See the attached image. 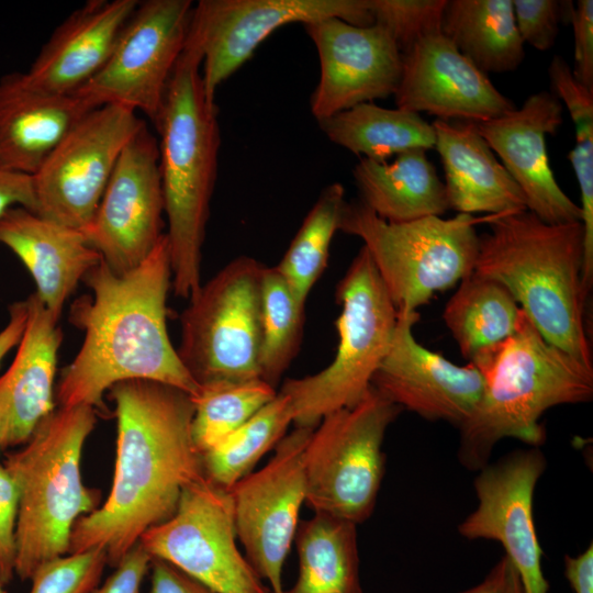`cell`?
<instances>
[{"mask_svg": "<svg viewBox=\"0 0 593 593\" xmlns=\"http://www.w3.org/2000/svg\"><path fill=\"white\" fill-rule=\"evenodd\" d=\"M109 391L116 415L113 483L103 504L75 523L68 553L103 548L115 568L147 529L175 514L182 489L204 474L191 435L190 394L148 380L122 381Z\"/></svg>", "mask_w": 593, "mask_h": 593, "instance_id": "6da1fadb", "label": "cell"}, {"mask_svg": "<svg viewBox=\"0 0 593 593\" xmlns=\"http://www.w3.org/2000/svg\"><path fill=\"white\" fill-rule=\"evenodd\" d=\"M82 281L92 294L70 307L69 321L83 332V342L61 372L56 391L59 407L104 410V393L128 380L165 383L194 398L200 385L180 360L167 329L171 264L166 233L134 269L116 273L101 259Z\"/></svg>", "mask_w": 593, "mask_h": 593, "instance_id": "7a4b0ae2", "label": "cell"}, {"mask_svg": "<svg viewBox=\"0 0 593 593\" xmlns=\"http://www.w3.org/2000/svg\"><path fill=\"white\" fill-rule=\"evenodd\" d=\"M488 223L473 272L502 283L546 342L592 366L582 222L550 224L523 210Z\"/></svg>", "mask_w": 593, "mask_h": 593, "instance_id": "3957f363", "label": "cell"}, {"mask_svg": "<svg viewBox=\"0 0 593 593\" xmlns=\"http://www.w3.org/2000/svg\"><path fill=\"white\" fill-rule=\"evenodd\" d=\"M202 54L188 35L155 125L159 133L166 233L175 295L190 299L201 287L202 246L217 175L219 109L204 92Z\"/></svg>", "mask_w": 593, "mask_h": 593, "instance_id": "277c9868", "label": "cell"}, {"mask_svg": "<svg viewBox=\"0 0 593 593\" xmlns=\"http://www.w3.org/2000/svg\"><path fill=\"white\" fill-rule=\"evenodd\" d=\"M470 362L485 382L480 402L459 427L458 458L471 470L485 467L503 438L539 447L546 439L539 419L547 410L593 398V366L546 342L522 309L515 333Z\"/></svg>", "mask_w": 593, "mask_h": 593, "instance_id": "5b68a950", "label": "cell"}, {"mask_svg": "<svg viewBox=\"0 0 593 593\" xmlns=\"http://www.w3.org/2000/svg\"><path fill=\"white\" fill-rule=\"evenodd\" d=\"M96 423L91 406L58 407L4 461L19 495L15 574L22 581L67 555L75 523L99 507L100 493L83 484L80 472Z\"/></svg>", "mask_w": 593, "mask_h": 593, "instance_id": "8992f818", "label": "cell"}, {"mask_svg": "<svg viewBox=\"0 0 593 593\" xmlns=\"http://www.w3.org/2000/svg\"><path fill=\"white\" fill-rule=\"evenodd\" d=\"M336 301L342 311L333 361L315 374L286 380L279 390L289 398L298 427H316L327 414L356 405L393 339L398 310L363 246L337 284Z\"/></svg>", "mask_w": 593, "mask_h": 593, "instance_id": "52a82bcc", "label": "cell"}, {"mask_svg": "<svg viewBox=\"0 0 593 593\" xmlns=\"http://www.w3.org/2000/svg\"><path fill=\"white\" fill-rule=\"evenodd\" d=\"M491 217L458 213L393 223L358 200L346 202L339 231L363 242L396 310L417 311L473 272L480 240L475 224Z\"/></svg>", "mask_w": 593, "mask_h": 593, "instance_id": "ba28073f", "label": "cell"}, {"mask_svg": "<svg viewBox=\"0 0 593 593\" xmlns=\"http://www.w3.org/2000/svg\"><path fill=\"white\" fill-rule=\"evenodd\" d=\"M401 410L370 387L356 405L321 419L303 452L305 503L314 513L356 525L370 517L384 474L383 438Z\"/></svg>", "mask_w": 593, "mask_h": 593, "instance_id": "9c48e42d", "label": "cell"}, {"mask_svg": "<svg viewBox=\"0 0 593 593\" xmlns=\"http://www.w3.org/2000/svg\"><path fill=\"white\" fill-rule=\"evenodd\" d=\"M264 268L239 256L189 299L177 353L199 385L260 378Z\"/></svg>", "mask_w": 593, "mask_h": 593, "instance_id": "30bf717a", "label": "cell"}, {"mask_svg": "<svg viewBox=\"0 0 593 593\" xmlns=\"http://www.w3.org/2000/svg\"><path fill=\"white\" fill-rule=\"evenodd\" d=\"M193 7L190 0L138 2L103 67L74 94L92 109L113 104L141 111L156 125Z\"/></svg>", "mask_w": 593, "mask_h": 593, "instance_id": "8fae6325", "label": "cell"}, {"mask_svg": "<svg viewBox=\"0 0 593 593\" xmlns=\"http://www.w3.org/2000/svg\"><path fill=\"white\" fill-rule=\"evenodd\" d=\"M228 491L205 477L182 489L175 514L150 527L138 542L219 593H270L236 546Z\"/></svg>", "mask_w": 593, "mask_h": 593, "instance_id": "7c38bea8", "label": "cell"}, {"mask_svg": "<svg viewBox=\"0 0 593 593\" xmlns=\"http://www.w3.org/2000/svg\"><path fill=\"white\" fill-rule=\"evenodd\" d=\"M144 124L135 111L122 105L90 110L32 176L35 214L83 231L122 150Z\"/></svg>", "mask_w": 593, "mask_h": 593, "instance_id": "4fadbf2b", "label": "cell"}, {"mask_svg": "<svg viewBox=\"0 0 593 593\" xmlns=\"http://www.w3.org/2000/svg\"><path fill=\"white\" fill-rule=\"evenodd\" d=\"M328 18L357 26L373 24L369 0H200L189 35L202 54L206 98L215 102L221 83L281 26Z\"/></svg>", "mask_w": 593, "mask_h": 593, "instance_id": "5bb4252c", "label": "cell"}, {"mask_svg": "<svg viewBox=\"0 0 593 593\" xmlns=\"http://www.w3.org/2000/svg\"><path fill=\"white\" fill-rule=\"evenodd\" d=\"M315 427H298L284 435L275 455L228 491L236 536L246 559L271 593H284L282 569L305 502L303 452Z\"/></svg>", "mask_w": 593, "mask_h": 593, "instance_id": "9a60e30c", "label": "cell"}, {"mask_svg": "<svg viewBox=\"0 0 593 593\" xmlns=\"http://www.w3.org/2000/svg\"><path fill=\"white\" fill-rule=\"evenodd\" d=\"M159 147L146 124L122 150L92 220L81 231L116 273L137 267L164 235Z\"/></svg>", "mask_w": 593, "mask_h": 593, "instance_id": "2e32d148", "label": "cell"}, {"mask_svg": "<svg viewBox=\"0 0 593 593\" xmlns=\"http://www.w3.org/2000/svg\"><path fill=\"white\" fill-rule=\"evenodd\" d=\"M546 459L538 447L516 450L480 469L474 479L478 507L458 526L468 539L499 541L515 567L524 593H549L534 517L535 486Z\"/></svg>", "mask_w": 593, "mask_h": 593, "instance_id": "e0dca14e", "label": "cell"}, {"mask_svg": "<svg viewBox=\"0 0 593 593\" xmlns=\"http://www.w3.org/2000/svg\"><path fill=\"white\" fill-rule=\"evenodd\" d=\"M303 26L320 59V80L310 100L317 122L394 94L402 54L384 27L357 26L337 18Z\"/></svg>", "mask_w": 593, "mask_h": 593, "instance_id": "ac0fdd59", "label": "cell"}, {"mask_svg": "<svg viewBox=\"0 0 593 593\" xmlns=\"http://www.w3.org/2000/svg\"><path fill=\"white\" fill-rule=\"evenodd\" d=\"M418 318L417 311L398 310L390 349L371 387L401 409L460 427L483 395L484 378L472 362L458 366L422 346L413 334Z\"/></svg>", "mask_w": 593, "mask_h": 593, "instance_id": "d6986e66", "label": "cell"}, {"mask_svg": "<svg viewBox=\"0 0 593 593\" xmlns=\"http://www.w3.org/2000/svg\"><path fill=\"white\" fill-rule=\"evenodd\" d=\"M395 105L438 120L481 123L515 109L472 61L441 33L419 38L402 54Z\"/></svg>", "mask_w": 593, "mask_h": 593, "instance_id": "ffe728a7", "label": "cell"}, {"mask_svg": "<svg viewBox=\"0 0 593 593\" xmlns=\"http://www.w3.org/2000/svg\"><path fill=\"white\" fill-rule=\"evenodd\" d=\"M556 94H530L519 109L475 123L502 165L522 190L526 208L550 224L582 222V211L558 184L549 164L546 138L563 122Z\"/></svg>", "mask_w": 593, "mask_h": 593, "instance_id": "44dd1931", "label": "cell"}, {"mask_svg": "<svg viewBox=\"0 0 593 593\" xmlns=\"http://www.w3.org/2000/svg\"><path fill=\"white\" fill-rule=\"evenodd\" d=\"M27 318L15 357L0 377L2 448L25 444L54 407V383L63 333L36 293L26 300Z\"/></svg>", "mask_w": 593, "mask_h": 593, "instance_id": "7402d4cb", "label": "cell"}, {"mask_svg": "<svg viewBox=\"0 0 593 593\" xmlns=\"http://www.w3.org/2000/svg\"><path fill=\"white\" fill-rule=\"evenodd\" d=\"M138 2L87 1L56 27L24 79L48 93L74 94L103 67Z\"/></svg>", "mask_w": 593, "mask_h": 593, "instance_id": "603a6c76", "label": "cell"}, {"mask_svg": "<svg viewBox=\"0 0 593 593\" xmlns=\"http://www.w3.org/2000/svg\"><path fill=\"white\" fill-rule=\"evenodd\" d=\"M0 243L23 262L36 284V295L56 320L79 281L101 260L81 231L21 206L0 217Z\"/></svg>", "mask_w": 593, "mask_h": 593, "instance_id": "cb8c5ba5", "label": "cell"}, {"mask_svg": "<svg viewBox=\"0 0 593 593\" xmlns=\"http://www.w3.org/2000/svg\"><path fill=\"white\" fill-rule=\"evenodd\" d=\"M90 110L76 94H54L32 87L23 72L2 76L0 163L33 176Z\"/></svg>", "mask_w": 593, "mask_h": 593, "instance_id": "d4e9b609", "label": "cell"}, {"mask_svg": "<svg viewBox=\"0 0 593 593\" xmlns=\"http://www.w3.org/2000/svg\"><path fill=\"white\" fill-rule=\"evenodd\" d=\"M432 124L449 209L492 216L527 210L522 190L496 159L475 123L451 124L437 119Z\"/></svg>", "mask_w": 593, "mask_h": 593, "instance_id": "484cf974", "label": "cell"}, {"mask_svg": "<svg viewBox=\"0 0 593 593\" xmlns=\"http://www.w3.org/2000/svg\"><path fill=\"white\" fill-rule=\"evenodd\" d=\"M353 176L359 201L388 222L441 216L449 209L445 184L426 150L401 153L391 163L360 158Z\"/></svg>", "mask_w": 593, "mask_h": 593, "instance_id": "4316f807", "label": "cell"}, {"mask_svg": "<svg viewBox=\"0 0 593 593\" xmlns=\"http://www.w3.org/2000/svg\"><path fill=\"white\" fill-rule=\"evenodd\" d=\"M356 524L324 513L300 521L295 583L284 593H363Z\"/></svg>", "mask_w": 593, "mask_h": 593, "instance_id": "83f0119b", "label": "cell"}, {"mask_svg": "<svg viewBox=\"0 0 593 593\" xmlns=\"http://www.w3.org/2000/svg\"><path fill=\"white\" fill-rule=\"evenodd\" d=\"M441 33L484 74L515 70L525 57L512 0L447 1Z\"/></svg>", "mask_w": 593, "mask_h": 593, "instance_id": "f1b7e54d", "label": "cell"}, {"mask_svg": "<svg viewBox=\"0 0 593 593\" xmlns=\"http://www.w3.org/2000/svg\"><path fill=\"white\" fill-rule=\"evenodd\" d=\"M317 123L331 142L374 161H387L412 149L435 148L433 124L418 113L373 102L357 104Z\"/></svg>", "mask_w": 593, "mask_h": 593, "instance_id": "f546056e", "label": "cell"}, {"mask_svg": "<svg viewBox=\"0 0 593 593\" xmlns=\"http://www.w3.org/2000/svg\"><path fill=\"white\" fill-rule=\"evenodd\" d=\"M521 307L500 282L472 272L444 310V321L465 358L471 360L512 336Z\"/></svg>", "mask_w": 593, "mask_h": 593, "instance_id": "4dcf8cb0", "label": "cell"}, {"mask_svg": "<svg viewBox=\"0 0 593 593\" xmlns=\"http://www.w3.org/2000/svg\"><path fill=\"white\" fill-rule=\"evenodd\" d=\"M293 423L287 395L277 396L217 445L201 454L203 474L220 489L230 491L251 472L259 459L282 439Z\"/></svg>", "mask_w": 593, "mask_h": 593, "instance_id": "1f68e13d", "label": "cell"}, {"mask_svg": "<svg viewBox=\"0 0 593 593\" xmlns=\"http://www.w3.org/2000/svg\"><path fill=\"white\" fill-rule=\"evenodd\" d=\"M345 204L342 183L325 187L280 262L275 266L303 302H306L311 289L326 268L329 247L335 233L339 231Z\"/></svg>", "mask_w": 593, "mask_h": 593, "instance_id": "d6a6232c", "label": "cell"}, {"mask_svg": "<svg viewBox=\"0 0 593 593\" xmlns=\"http://www.w3.org/2000/svg\"><path fill=\"white\" fill-rule=\"evenodd\" d=\"M305 303L273 267L262 271L260 378L277 387L301 345Z\"/></svg>", "mask_w": 593, "mask_h": 593, "instance_id": "836d02e7", "label": "cell"}, {"mask_svg": "<svg viewBox=\"0 0 593 593\" xmlns=\"http://www.w3.org/2000/svg\"><path fill=\"white\" fill-rule=\"evenodd\" d=\"M276 388L260 378L216 381L200 385L192 398L191 435L201 454L211 449L277 396Z\"/></svg>", "mask_w": 593, "mask_h": 593, "instance_id": "e575fe53", "label": "cell"}, {"mask_svg": "<svg viewBox=\"0 0 593 593\" xmlns=\"http://www.w3.org/2000/svg\"><path fill=\"white\" fill-rule=\"evenodd\" d=\"M447 0H369L373 23L384 27L401 54L419 38L441 31Z\"/></svg>", "mask_w": 593, "mask_h": 593, "instance_id": "d590c367", "label": "cell"}, {"mask_svg": "<svg viewBox=\"0 0 593 593\" xmlns=\"http://www.w3.org/2000/svg\"><path fill=\"white\" fill-rule=\"evenodd\" d=\"M108 564L107 551L92 548L42 564L30 579V593H91Z\"/></svg>", "mask_w": 593, "mask_h": 593, "instance_id": "8d00e7d4", "label": "cell"}, {"mask_svg": "<svg viewBox=\"0 0 593 593\" xmlns=\"http://www.w3.org/2000/svg\"><path fill=\"white\" fill-rule=\"evenodd\" d=\"M575 144L569 153L581 194L582 224L584 230V277L593 276V112L571 116Z\"/></svg>", "mask_w": 593, "mask_h": 593, "instance_id": "74e56055", "label": "cell"}, {"mask_svg": "<svg viewBox=\"0 0 593 593\" xmlns=\"http://www.w3.org/2000/svg\"><path fill=\"white\" fill-rule=\"evenodd\" d=\"M516 29L522 42L545 52L559 33L562 2L556 0H512Z\"/></svg>", "mask_w": 593, "mask_h": 593, "instance_id": "f35d334b", "label": "cell"}, {"mask_svg": "<svg viewBox=\"0 0 593 593\" xmlns=\"http://www.w3.org/2000/svg\"><path fill=\"white\" fill-rule=\"evenodd\" d=\"M19 495L15 483L0 465V581L9 583L15 574Z\"/></svg>", "mask_w": 593, "mask_h": 593, "instance_id": "ab89813d", "label": "cell"}, {"mask_svg": "<svg viewBox=\"0 0 593 593\" xmlns=\"http://www.w3.org/2000/svg\"><path fill=\"white\" fill-rule=\"evenodd\" d=\"M569 15L573 27L574 78L593 90V1L579 0L569 4Z\"/></svg>", "mask_w": 593, "mask_h": 593, "instance_id": "60d3db41", "label": "cell"}, {"mask_svg": "<svg viewBox=\"0 0 593 593\" xmlns=\"http://www.w3.org/2000/svg\"><path fill=\"white\" fill-rule=\"evenodd\" d=\"M150 562L152 556L137 542L122 558L113 573L91 593H141Z\"/></svg>", "mask_w": 593, "mask_h": 593, "instance_id": "b9f144b4", "label": "cell"}, {"mask_svg": "<svg viewBox=\"0 0 593 593\" xmlns=\"http://www.w3.org/2000/svg\"><path fill=\"white\" fill-rule=\"evenodd\" d=\"M16 206L35 213L33 178L31 175L13 170L0 163V217Z\"/></svg>", "mask_w": 593, "mask_h": 593, "instance_id": "7bdbcfd3", "label": "cell"}, {"mask_svg": "<svg viewBox=\"0 0 593 593\" xmlns=\"http://www.w3.org/2000/svg\"><path fill=\"white\" fill-rule=\"evenodd\" d=\"M149 570L148 593H219L164 560L152 558Z\"/></svg>", "mask_w": 593, "mask_h": 593, "instance_id": "ee69618b", "label": "cell"}, {"mask_svg": "<svg viewBox=\"0 0 593 593\" xmlns=\"http://www.w3.org/2000/svg\"><path fill=\"white\" fill-rule=\"evenodd\" d=\"M461 593H524L513 563L503 556L477 585Z\"/></svg>", "mask_w": 593, "mask_h": 593, "instance_id": "f6af8a7d", "label": "cell"}, {"mask_svg": "<svg viewBox=\"0 0 593 593\" xmlns=\"http://www.w3.org/2000/svg\"><path fill=\"white\" fill-rule=\"evenodd\" d=\"M564 577L575 593H593V545L575 557H564Z\"/></svg>", "mask_w": 593, "mask_h": 593, "instance_id": "bcb514c9", "label": "cell"}, {"mask_svg": "<svg viewBox=\"0 0 593 593\" xmlns=\"http://www.w3.org/2000/svg\"><path fill=\"white\" fill-rule=\"evenodd\" d=\"M27 318L26 301L15 302L9 306V321L0 332V363L7 354L19 344Z\"/></svg>", "mask_w": 593, "mask_h": 593, "instance_id": "7dc6e473", "label": "cell"}, {"mask_svg": "<svg viewBox=\"0 0 593 593\" xmlns=\"http://www.w3.org/2000/svg\"><path fill=\"white\" fill-rule=\"evenodd\" d=\"M3 583L0 581V593H7L5 590L3 589Z\"/></svg>", "mask_w": 593, "mask_h": 593, "instance_id": "c3c4849f", "label": "cell"}, {"mask_svg": "<svg viewBox=\"0 0 593 593\" xmlns=\"http://www.w3.org/2000/svg\"><path fill=\"white\" fill-rule=\"evenodd\" d=\"M0 448H2V447H1V441H0Z\"/></svg>", "mask_w": 593, "mask_h": 593, "instance_id": "681fc988", "label": "cell"}]
</instances>
